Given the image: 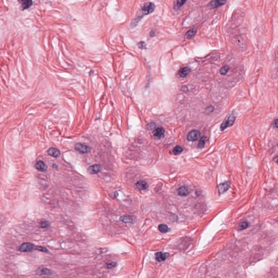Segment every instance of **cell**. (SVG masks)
Returning <instances> with one entry per match:
<instances>
[{"instance_id": "19", "label": "cell", "mask_w": 278, "mask_h": 278, "mask_svg": "<svg viewBox=\"0 0 278 278\" xmlns=\"http://www.w3.org/2000/svg\"><path fill=\"white\" fill-rule=\"evenodd\" d=\"M197 33V28H194L191 29L189 30L186 34H185V38L187 39H189L193 38Z\"/></svg>"}, {"instance_id": "31", "label": "cell", "mask_w": 278, "mask_h": 278, "mask_svg": "<svg viewBox=\"0 0 278 278\" xmlns=\"http://www.w3.org/2000/svg\"><path fill=\"white\" fill-rule=\"evenodd\" d=\"M150 34V37H154L155 35V32L154 31H152Z\"/></svg>"}, {"instance_id": "26", "label": "cell", "mask_w": 278, "mask_h": 278, "mask_svg": "<svg viewBox=\"0 0 278 278\" xmlns=\"http://www.w3.org/2000/svg\"><path fill=\"white\" fill-rule=\"evenodd\" d=\"M50 224L48 221H42L40 223V227L42 228H48L50 226Z\"/></svg>"}, {"instance_id": "22", "label": "cell", "mask_w": 278, "mask_h": 278, "mask_svg": "<svg viewBox=\"0 0 278 278\" xmlns=\"http://www.w3.org/2000/svg\"><path fill=\"white\" fill-rule=\"evenodd\" d=\"M183 151V149L182 147L180 146H177L176 147H175L174 148H173V153L175 154V155H178V154H180Z\"/></svg>"}, {"instance_id": "1", "label": "cell", "mask_w": 278, "mask_h": 278, "mask_svg": "<svg viewBox=\"0 0 278 278\" xmlns=\"http://www.w3.org/2000/svg\"><path fill=\"white\" fill-rule=\"evenodd\" d=\"M155 8V4L152 2H147L144 5H142L140 11H138V13H137L136 15L130 23V27L132 28L136 27L139 24L141 19L145 15H147L152 13L154 11Z\"/></svg>"}, {"instance_id": "8", "label": "cell", "mask_w": 278, "mask_h": 278, "mask_svg": "<svg viewBox=\"0 0 278 278\" xmlns=\"http://www.w3.org/2000/svg\"><path fill=\"white\" fill-rule=\"evenodd\" d=\"M21 6L22 9H28L33 5V0H17Z\"/></svg>"}, {"instance_id": "6", "label": "cell", "mask_w": 278, "mask_h": 278, "mask_svg": "<svg viewBox=\"0 0 278 278\" xmlns=\"http://www.w3.org/2000/svg\"><path fill=\"white\" fill-rule=\"evenodd\" d=\"M102 167L99 164H95L94 165H92L88 168V172L92 174H96L102 171Z\"/></svg>"}, {"instance_id": "29", "label": "cell", "mask_w": 278, "mask_h": 278, "mask_svg": "<svg viewBox=\"0 0 278 278\" xmlns=\"http://www.w3.org/2000/svg\"><path fill=\"white\" fill-rule=\"evenodd\" d=\"M138 46L139 48L141 50H144L146 48V44H145V42L143 41L139 42V43L138 44Z\"/></svg>"}, {"instance_id": "25", "label": "cell", "mask_w": 278, "mask_h": 278, "mask_svg": "<svg viewBox=\"0 0 278 278\" xmlns=\"http://www.w3.org/2000/svg\"><path fill=\"white\" fill-rule=\"evenodd\" d=\"M248 225H249V224L247 222H241L239 224V227L238 229L239 230H244L245 229L248 228Z\"/></svg>"}, {"instance_id": "28", "label": "cell", "mask_w": 278, "mask_h": 278, "mask_svg": "<svg viewBox=\"0 0 278 278\" xmlns=\"http://www.w3.org/2000/svg\"><path fill=\"white\" fill-rule=\"evenodd\" d=\"M116 266H117V263L112 262H110L109 263H108L106 265V268L108 269H111V268H113L116 267Z\"/></svg>"}, {"instance_id": "20", "label": "cell", "mask_w": 278, "mask_h": 278, "mask_svg": "<svg viewBox=\"0 0 278 278\" xmlns=\"http://www.w3.org/2000/svg\"><path fill=\"white\" fill-rule=\"evenodd\" d=\"M187 0H177L174 4V8L175 9H179L180 7L183 6L184 4Z\"/></svg>"}, {"instance_id": "15", "label": "cell", "mask_w": 278, "mask_h": 278, "mask_svg": "<svg viewBox=\"0 0 278 278\" xmlns=\"http://www.w3.org/2000/svg\"><path fill=\"white\" fill-rule=\"evenodd\" d=\"M190 69L188 67H185L183 68H182L179 71H178V75L182 78L186 77L190 72Z\"/></svg>"}, {"instance_id": "9", "label": "cell", "mask_w": 278, "mask_h": 278, "mask_svg": "<svg viewBox=\"0 0 278 278\" xmlns=\"http://www.w3.org/2000/svg\"><path fill=\"white\" fill-rule=\"evenodd\" d=\"M120 220L126 223H133L136 221V218L134 216L126 215L120 217Z\"/></svg>"}, {"instance_id": "27", "label": "cell", "mask_w": 278, "mask_h": 278, "mask_svg": "<svg viewBox=\"0 0 278 278\" xmlns=\"http://www.w3.org/2000/svg\"><path fill=\"white\" fill-rule=\"evenodd\" d=\"M35 249L39 250V251H42V252H45V253H47V252H48V251H49L48 249H46L45 247H41V246H37V247H35Z\"/></svg>"}, {"instance_id": "3", "label": "cell", "mask_w": 278, "mask_h": 278, "mask_svg": "<svg viewBox=\"0 0 278 278\" xmlns=\"http://www.w3.org/2000/svg\"><path fill=\"white\" fill-rule=\"evenodd\" d=\"M75 150H77L78 152L82 153V154H85L88 153L90 152L91 148L88 146L87 145L83 144L81 143H78L75 145Z\"/></svg>"}, {"instance_id": "4", "label": "cell", "mask_w": 278, "mask_h": 278, "mask_svg": "<svg viewBox=\"0 0 278 278\" xmlns=\"http://www.w3.org/2000/svg\"><path fill=\"white\" fill-rule=\"evenodd\" d=\"M200 132L197 130H192L190 132L187 136V139L188 141L194 142L198 140L200 138Z\"/></svg>"}, {"instance_id": "13", "label": "cell", "mask_w": 278, "mask_h": 278, "mask_svg": "<svg viewBox=\"0 0 278 278\" xmlns=\"http://www.w3.org/2000/svg\"><path fill=\"white\" fill-rule=\"evenodd\" d=\"M47 153L49 154V155L56 158H59L61 156L60 151L55 147L50 148L47 151Z\"/></svg>"}, {"instance_id": "21", "label": "cell", "mask_w": 278, "mask_h": 278, "mask_svg": "<svg viewBox=\"0 0 278 278\" xmlns=\"http://www.w3.org/2000/svg\"><path fill=\"white\" fill-rule=\"evenodd\" d=\"M159 230L162 233H166L169 230V228L167 227V225L165 224H161L158 227Z\"/></svg>"}, {"instance_id": "12", "label": "cell", "mask_w": 278, "mask_h": 278, "mask_svg": "<svg viewBox=\"0 0 278 278\" xmlns=\"http://www.w3.org/2000/svg\"><path fill=\"white\" fill-rule=\"evenodd\" d=\"M154 135L157 138L161 139L164 137L165 134V129L162 127L156 128L153 132Z\"/></svg>"}, {"instance_id": "10", "label": "cell", "mask_w": 278, "mask_h": 278, "mask_svg": "<svg viewBox=\"0 0 278 278\" xmlns=\"http://www.w3.org/2000/svg\"><path fill=\"white\" fill-rule=\"evenodd\" d=\"M37 273L38 275H51L53 274V272L49 269L42 267V268H40L38 269V270L37 271Z\"/></svg>"}, {"instance_id": "23", "label": "cell", "mask_w": 278, "mask_h": 278, "mask_svg": "<svg viewBox=\"0 0 278 278\" xmlns=\"http://www.w3.org/2000/svg\"><path fill=\"white\" fill-rule=\"evenodd\" d=\"M206 136H203L200 139V141L199 142V143L198 144V148H202L204 147L205 144H206Z\"/></svg>"}, {"instance_id": "7", "label": "cell", "mask_w": 278, "mask_h": 278, "mask_svg": "<svg viewBox=\"0 0 278 278\" xmlns=\"http://www.w3.org/2000/svg\"><path fill=\"white\" fill-rule=\"evenodd\" d=\"M227 2V0H212L209 4V7L211 9H214L219 6L224 5Z\"/></svg>"}, {"instance_id": "11", "label": "cell", "mask_w": 278, "mask_h": 278, "mask_svg": "<svg viewBox=\"0 0 278 278\" xmlns=\"http://www.w3.org/2000/svg\"><path fill=\"white\" fill-rule=\"evenodd\" d=\"M169 256V254L167 253H162L161 252H158L156 254V261L159 262L163 261L166 260Z\"/></svg>"}, {"instance_id": "17", "label": "cell", "mask_w": 278, "mask_h": 278, "mask_svg": "<svg viewBox=\"0 0 278 278\" xmlns=\"http://www.w3.org/2000/svg\"><path fill=\"white\" fill-rule=\"evenodd\" d=\"M136 186L137 188L140 190H144L147 189L148 187V185L145 181L140 180L136 184Z\"/></svg>"}, {"instance_id": "24", "label": "cell", "mask_w": 278, "mask_h": 278, "mask_svg": "<svg viewBox=\"0 0 278 278\" xmlns=\"http://www.w3.org/2000/svg\"><path fill=\"white\" fill-rule=\"evenodd\" d=\"M229 69H230V68H229V67H228V66H227V65L224 66V67H222V68H221V69L219 70V72H220V73H221L222 75H223V76L226 75V74H227V73H228V71H229Z\"/></svg>"}, {"instance_id": "5", "label": "cell", "mask_w": 278, "mask_h": 278, "mask_svg": "<svg viewBox=\"0 0 278 278\" xmlns=\"http://www.w3.org/2000/svg\"><path fill=\"white\" fill-rule=\"evenodd\" d=\"M35 247L32 243H24L20 247L19 250L21 252H29L35 249Z\"/></svg>"}, {"instance_id": "2", "label": "cell", "mask_w": 278, "mask_h": 278, "mask_svg": "<svg viewBox=\"0 0 278 278\" xmlns=\"http://www.w3.org/2000/svg\"><path fill=\"white\" fill-rule=\"evenodd\" d=\"M235 119H236V116L234 113L230 114L228 116L226 117V118L222 123L220 127L221 130L222 131H223L228 127L232 126L235 121Z\"/></svg>"}, {"instance_id": "30", "label": "cell", "mask_w": 278, "mask_h": 278, "mask_svg": "<svg viewBox=\"0 0 278 278\" xmlns=\"http://www.w3.org/2000/svg\"><path fill=\"white\" fill-rule=\"evenodd\" d=\"M277 122H278V120H275L274 121V127H275V128H277L278 127V123H277Z\"/></svg>"}, {"instance_id": "18", "label": "cell", "mask_w": 278, "mask_h": 278, "mask_svg": "<svg viewBox=\"0 0 278 278\" xmlns=\"http://www.w3.org/2000/svg\"><path fill=\"white\" fill-rule=\"evenodd\" d=\"M35 167L37 170L40 171H45L46 170V166L44 162L43 161H39L35 165Z\"/></svg>"}, {"instance_id": "14", "label": "cell", "mask_w": 278, "mask_h": 278, "mask_svg": "<svg viewBox=\"0 0 278 278\" xmlns=\"http://www.w3.org/2000/svg\"><path fill=\"white\" fill-rule=\"evenodd\" d=\"M230 184L229 183V182H225L224 183L221 184L218 186V189L219 192L221 194H223L225 192L230 188Z\"/></svg>"}, {"instance_id": "16", "label": "cell", "mask_w": 278, "mask_h": 278, "mask_svg": "<svg viewBox=\"0 0 278 278\" xmlns=\"http://www.w3.org/2000/svg\"><path fill=\"white\" fill-rule=\"evenodd\" d=\"M178 194L180 196H186L189 194V190L188 187L184 186L178 190Z\"/></svg>"}]
</instances>
